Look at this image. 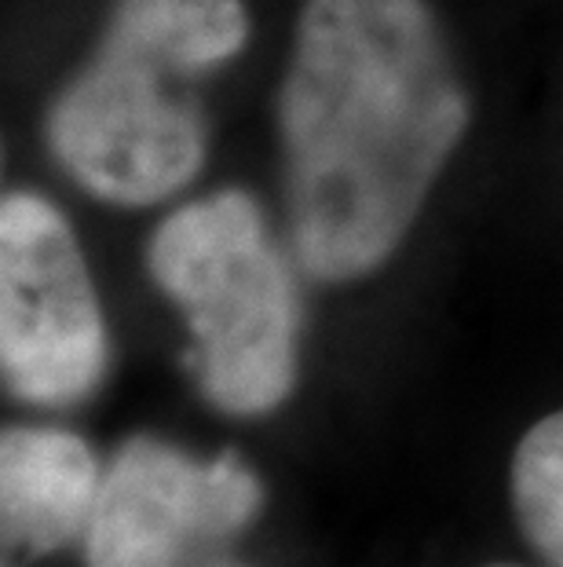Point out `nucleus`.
<instances>
[{
	"label": "nucleus",
	"mask_w": 563,
	"mask_h": 567,
	"mask_svg": "<svg viewBox=\"0 0 563 567\" xmlns=\"http://www.w3.org/2000/svg\"><path fill=\"white\" fill-rule=\"evenodd\" d=\"M263 487L238 454L212 462L136 436L111 457L85 527L88 567H179L190 542L253 524Z\"/></svg>",
	"instance_id": "nucleus-5"
},
{
	"label": "nucleus",
	"mask_w": 563,
	"mask_h": 567,
	"mask_svg": "<svg viewBox=\"0 0 563 567\" xmlns=\"http://www.w3.org/2000/svg\"><path fill=\"white\" fill-rule=\"evenodd\" d=\"M147 264L187 316L201 395L238 417L285 403L301 370V300L260 205L242 190L179 205Z\"/></svg>",
	"instance_id": "nucleus-2"
},
{
	"label": "nucleus",
	"mask_w": 563,
	"mask_h": 567,
	"mask_svg": "<svg viewBox=\"0 0 563 567\" xmlns=\"http://www.w3.org/2000/svg\"><path fill=\"white\" fill-rule=\"evenodd\" d=\"M0 367L33 406L88 400L106 370V326L63 213L27 190L0 205Z\"/></svg>",
	"instance_id": "nucleus-4"
},
{
	"label": "nucleus",
	"mask_w": 563,
	"mask_h": 567,
	"mask_svg": "<svg viewBox=\"0 0 563 567\" xmlns=\"http://www.w3.org/2000/svg\"><path fill=\"white\" fill-rule=\"evenodd\" d=\"M469 125L425 0H307L279 95L285 220L319 282L377 271Z\"/></svg>",
	"instance_id": "nucleus-1"
},
{
	"label": "nucleus",
	"mask_w": 563,
	"mask_h": 567,
	"mask_svg": "<svg viewBox=\"0 0 563 567\" xmlns=\"http://www.w3.org/2000/svg\"><path fill=\"white\" fill-rule=\"evenodd\" d=\"M100 465L85 440L63 429L15 425L0 436V524L8 546L55 553L85 527L100 494Z\"/></svg>",
	"instance_id": "nucleus-6"
},
{
	"label": "nucleus",
	"mask_w": 563,
	"mask_h": 567,
	"mask_svg": "<svg viewBox=\"0 0 563 567\" xmlns=\"http://www.w3.org/2000/svg\"><path fill=\"white\" fill-rule=\"evenodd\" d=\"M179 66L106 33L100 52L48 114V147L88 195L154 205L206 162V117Z\"/></svg>",
	"instance_id": "nucleus-3"
},
{
	"label": "nucleus",
	"mask_w": 563,
	"mask_h": 567,
	"mask_svg": "<svg viewBox=\"0 0 563 567\" xmlns=\"http://www.w3.org/2000/svg\"><path fill=\"white\" fill-rule=\"evenodd\" d=\"M512 509L549 567H563V410L542 417L512 454Z\"/></svg>",
	"instance_id": "nucleus-8"
},
{
	"label": "nucleus",
	"mask_w": 563,
	"mask_h": 567,
	"mask_svg": "<svg viewBox=\"0 0 563 567\" xmlns=\"http://www.w3.org/2000/svg\"><path fill=\"white\" fill-rule=\"evenodd\" d=\"M106 33L198 78L242 52L249 19L242 0H117Z\"/></svg>",
	"instance_id": "nucleus-7"
}]
</instances>
